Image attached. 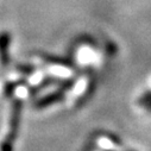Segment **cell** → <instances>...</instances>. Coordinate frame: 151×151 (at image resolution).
<instances>
[{"label":"cell","instance_id":"obj_5","mask_svg":"<svg viewBox=\"0 0 151 151\" xmlns=\"http://www.w3.org/2000/svg\"><path fill=\"white\" fill-rule=\"evenodd\" d=\"M139 104H140V105H143L144 107L146 106L147 108H150V109H151V92L143 94V96L139 99Z\"/></svg>","mask_w":151,"mask_h":151},{"label":"cell","instance_id":"obj_3","mask_svg":"<svg viewBox=\"0 0 151 151\" xmlns=\"http://www.w3.org/2000/svg\"><path fill=\"white\" fill-rule=\"evenodd\" d=\"M63 98H64V89L63 88H60L58 91L52 92V93L45 95L44 98L37 100V102L35 104V106L37 108H44V107H48L50 105H54V104L61 101Z\"/></svg>","mask_w":151,"mask_h":151},{"label":"cell","instance_id":"obj_1","mask_svg":"<svg viewBox=\"0 0 151 151\" xmlns=\"http://www.w3.org/2000/svg\"><path fill=\"white\" fill-rule=\"evenodd\" d=\"M22 107L23 104L19 99L14 100L11 112V119H10V127L9 132L4 139V142L0 145V151H13V145L17 139L18 129L20 125V114H22Z\"/></svg>","mask_w":151,"mask_h":151},{"label":"cell","instance_id":"obj_4","mask_svg":"<svg viewBox=\"0 0 151 151\" xmlns=\"http://www.w3.org/2000/svg\"><path fill=\"white\" fill-rule=\"evenodd\" d=\"M48 63H52V64H58V65H64V67H73V63L65 58L62 57H55V56H49V55H43L42 56Z\"/></svg>","mask_w":151,"mask_h":151},{"label":"cell","instance_id":"obj_2","mask_svg":"<svg viewBox=\"0 0 151 151\" xmlns=\"http://www.w3.org/2000/svg\"><path fill=\"white\" fill-rule=\"evenodd\" d=\"M11 42V36L7 31L0 32V64L3 67H6L10 62L9 56V48Z\"/></svg>","mask_w":151,"mask_h":151},{"label":"cell","instance_id":"obj_6","mask_svg":"<svg viewBox=\"0 0 151 151\" xmlns=\"http://www.w3.org/2000/svg\"><path fill=\"white\" fill-rule=\"evenodd\" d=\"M18 70H20V73H24V74H32L33 70H35V67L32 65H29V64H20L17 67Z\"/></svg>","mask_w":151,"mask_h":151}]
</instances>
